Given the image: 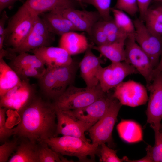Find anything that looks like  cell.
<instances>
[{
  "label": "cell",
  "mask_w": 162,
  "mask_h": 162,
  "mask_svg": "<svg viewBox=\"0 0 162 162\" xmlns=\"http://www.w3.org/2000/svg\"><path fill=\"white\" fill-rule=\"evenodd\" d=\"M56 111L52 103L35 95L18 113L20 118L14 128V136L38 143L55 136Z\"/></svg>",
  "instance_id": "obj_1"
},
{
  "label": "cell",
  "mask_w": 162,
  "mask_h": 162,
  "mask_svg": "<svg viewBox=\"0 0 162 162\" xmlns=\"http://www.w3.org/2000/svg\"><path fill=\"white\" fill-rule=\"evenodd\" d=\"M45 141L50 148L61 155L76 157L80 162L94 161L98 153V146L77 137H53Z\"/></svg>",
  "instance_id": "obj_2"
},
{
  "label": "cell",
  "mask_w": 162,
  "mask_h": 162,
  "mask_svg": "<svg viewBox=\"0 0 162 162\" xmlns=\"http://www.w3.org/2000/svg\"><path fill=\"white\" fill-rule=\"evenodd\" d=\"M105 93L99 83L93 88H78L70 85L52 103L56 110H77L91 104Z\"/></svg>",
  "instance_id": "obj_3"
},
{
  "label": "cell",
  "mask_w": 162,
  "mask_h": 162,
  "mask_svg": "<svg viewBox=\"0 0 162 162\" xmlns=\"http://www.w3.org/2000/svg\"><path fill=\"white\" fill-rule=\"evenodd\" d=\"M22 5L9 20L5 29L4 44L10 48L18 47L31 31L36 16Z\"/></svg>",
  "instance_id": "obj_4"
},
{
  "label": "cell",
  "mask_w": 162,
  "mask_h": 162,
  "mask_svg": "<svg viewBox=\"0 0 162 162\" xmlns=\"http://www.w3.org/2000/svg\"><path fill=\"white\" fill-rule=\"evenodd\" d=\"M122 106L115 98L105 115L88 130L92 143L98 146L103 143L109 146L112 144V131Z\"/></svg>",
  "instance_id": "obj_5"
},
{
  "label": "cell",
  "mask_w": 162,
  "mask_h": 162,
  "mask_svg": "<svg viewBox=\"0 0 162 162\" xmlns=\"http://www.w3.org/2000/svg\"><path fill=\"white\" fill-rule=\"evenodd\" d=\"M134 34L128 35L125 42L126 60L145 78L147 85L153 79L154 68L150 59L135 40Z\"/></svg>",
  "instance_id": "obj_6"
},
{
  "label": "cell",
  "mask_w": 162,
  "mask_h": 162,
  "mask_svg": "<svg viewBox=\"0 0 162 162\" xmlns=\"http://www.w3.org/2000/svg\"><path fill=\"white\" fill-rule=\"evenodd\" d=\"M54 35L42 18L37 16L31 31L23 42L16 48H8L7 50L11 53L19 54L42 47L50 46L55 40Z\"/></svg>",
  "instance_id": "obj_7"
},
{
  "label": "cell",
  "mask_w": 162,
  "mask_h": 162,
  "mask_svg": "<svg viewBox=\"0 0 162 162\" xmlns=\"http://www.w3.org/2000/svg\"><path fill=\"white\" fill-rule=\"evenodd\" d=\"M135 40L149 57L154 69L158 64L162 53V37L152 33L140 19L134 21Z\"/></svg>",
  "instance_id": "obj_8"
},
{
  "label": "cell",
  "mask_w": 162,
  "mask_h": 162,
  "mask_svg": "<svg viewBox=\"0 0 162 162\" xmlns=\"http://www.w3.org/2000/svg\"><path fill=\"white\" fill-rule=\"evenodd\" d=\"M139 74L132 65L126 62L111 63L109 65L100 68L97 75L102 91L107 92L123 82L129 75Z\"/></svg>",
  "instance_id": "obj_9"
},
{
  "label": "cell",
  "mask_w": 162,
  "mask_h": 162,
  "mask_svg": "<svg viewBox=\"0 0 162 162\" xmlns=\"http://www.w3.org/2000/svg\"><path fill=\"white\" fill-rule=\"evenodd\" d=\"M146 88L150 93L146 112L147 123L157 132L161 129L162 119V73L155 76Z\"/></svg>",
  "instance_id": "obj_10"
},
{
  "label": "cell",
  "mask_w": 162,
  "mask_h": 162,
  "mask_svg": "<svg viewBox=\"0 0 162 162\" xmlns=\"http://www.w3.org/2000/svg\"><path fill=\"white\" fill-rule=\"evenodd\" d=\"M114 98L109 91L89 105L71 111L88 130L105 115Z\"/></svg>",
  "instance_id": "obj_11"
},
{
  "label": "cell",
  "mask_w": 162,
  "mask_h": 162,
  "mask_svg": "<svg viewBox=\"0 0 162 162\" xmlns=\"http://www.w3.org/2000/svg\"><path fill=\"white\" fill-rule=\"evenodd\" d=\"M146 89L141 84L129 80L116 87L113 96L122 105L135 107L145 104L148 100Z\"/></svg>",
  "instance_id": "obj_12"
},
{
  "label": "cell",
  "mask_w": 162,
  "mask_h": 162,
  "mask_svg": "<svg viewBox=\"0 0 162 162\" xmlns=\"http://www.w3.org/2000/svg\"><path fill=\"white\" fill-rule=\"evenodd\" d=\"M29 80L28 79L22 80L19 85L1 97L0 107L14 110L19 113L36 95Z\"/></svg>",
  "instance_id": "obj_13"
},
{
  "label": "cell",
  "mask_w": 162,
  "mask_h": 162,
  "mask_svg": "<svg viewBox=\"0 0 162 162\" xmlns=\"http://www.w3.org/2000/svg\"><path fill=\"white\" fill-rule=\"evenodd\" d=\"M57 127L55 137L59 134L80 138L90 143L91 140L85 136L87 130L83 124L73 114L71 110H56Z\"/></svg>",
  "instance_id": "obj_14"
},
{
  "label": "cell",
  "mask_w": 162,
  "mask_h": 162,
  "mask_svg": "<svg viewBox=\"0 0 162 162\" xmlns=\"http://www.w3.org/2000/svg\"><path fill=\"white\" fill-rule=\"evenodd\" d=\"M58 10L72 22L78 31L85 32L90 36L94 25L98 22L103 20L97 11L80 10L72 8H62Z\"/></svg>",
  "instance_id": "obj_15"
},
{
  "label": "cell",
  "mask_w": 162,
  "mask_h": 162,
  "mask_svg": "<svg viewBox=\"0 0 162 162\" xmlns=\"http://www.w3.org/2000/svg\"><path fill=\"white\" fill-rule=\"evenodd\" d=\"M29 52L38 57L47 68L51 69L69 65L73 61L68 52L59 46H44Z\"/></svg>",
  "instance_id": "obj_16"
},
{
  "label": "cell",
  "mask_w": 162,
  "mask_h": 162,
  "mask_svg": "<svg viewBox=\"0 0 162 162\" xmlns=\"http://www.w3.org/2000/svg\"><path fill=\"white\" fill-rule=\"evenodd\" d=\"M85 52L83 58L79 64L80 74L86 87L93 88L99 83L97 75L101 66L102 61L100 57L93 53L89 46Z\"/></svg>",
  "instance_id": "obj_17"
},
{
  "label": "cell",
  "mask_w": 162,
  "mask_h": 162,
  "mask_svg": "<svg viewBox=\"0 0 162 162\" xmlns=\"http://www.w3.org/2000/svg\"><path fill=\"white\" fill-rule=\"evenodd\" d=\"M41 15L50 31L54 34L62 36L69 32L78 31L58 9L43 13Z\"/></svg>",
  "instance_id": "obj_18"
},
{
  "label": "cell",
  "mask_w": 162,
  "mask_h": 162,
  "mask_svg": "<svg viewBox=\"0 0 162 162\" xmlns=\"http://www.w3.org/2000/svg\"><path fill=\"white\" fill-rule=\"evenodd\" d=\"M74 0H27L23 4L35 15L55 10L66 8H75Z\"/></svg>",
  "instance_id": "obj_19"
},
{
  "label": "cell",
  "mask_w": 162,
  "mask_h": 162,
  "mask_svg": "<svg viewBox=\"0 0 162 162\" xmlns=\"http://www.w3.org/2000/svg\"><path fill=\"white\" fill-rule=\"evenodd\" d=\"M89 45L84 34L75 32L62 35L59 42V46L66 50L71 56L85 52Z\"/></svg>",
  "instance_id": "obj_20"
},
{
  "label": "cell",
  "mask_w": 162,
  "mask_h": 162,
  "mask_svg": "<svg viewBox=\"0 0 162 162\" xmlns=\"http://www.w3.org/2000/svg\"><path fill=\"white\" fill-rule=\"evenodd\" d=\"M16 152L9 159V162H39L37 143L26 139H22Z\"/></svg>",
  "instance_id": "obj_21"
},
{
  "label": "cell",
  "mask_w": 162,
  "mask_h": 162,
  "mask_svg": "<svg viewBox=\"0 0 162 162\" xmlns=\"http://www.w3.org/2000/svg\"><path fill=\"white\" fill-rule=\"evenodd\" d=\"M127 37L115 42L102 46H94L89 44V46L92 49L99 52L110 60L111 63L125 62V42Z\"/></svg>",
  "instance_id": "obj_22"
},
{
  "label": "cell",
  "mask_w": 162,
  "mask_h": 162,
  "mask_svg": "<svg viewBox=\"0 0 162 162\" xmlns=\"http://www.w3.org/2000/svg\"><path fill=\"white\" fill-rule=\"evenodd\" d=\"M22 80L15 71L0 58V98L19 85Z\"/></svg>",
  "instance_id": "obj_23"
},
{
  "label": "cell",
  "mask_w": 162,
  "mask_h": 162,
  "mask_svg": "<svg viewBox=\"0 0 162 162\" xmlns=\"http://www.w3.org/2000/svg\"><path fill=\"white\" fill-rule=\"evenodd\" d=\"M117 129L120 137L127 142L135 143L143 140L142 128L135 121L122 120L118 124Z\"/></svg>",
  "instance_id": "obj_24"
},
{
  "label": "cell",
  "mask_w": 162,
  "mask_h": 162,
  "mask_svg": "<svg viewBox=\"0 0 162 162\" xmlns=\"http://www.w3.org/2000/svg\"><path fill=\"white\" fill-rule=\"evenodd\" d=\"M78 66L76 62L73 61L69 65L53 69L57 81L58 98L70 86L74 79Z\"/></svg>",
  "instance_id": "obj_25"
},
{
  "label": "cell",
  "mask_w": 162,
  "mask_h": 162,
  "mask_svg": "<svg viewBox=\"0 0 162 162\" xmlns=\"http://www.w3.org/2000/svg\"><path fill=\"white\" fill-rule=\"evenodd\" d=\"M38 80L40 89L45 96L53 100L58 98L57 81L53 69L46 68Z\"/></svg>",
  "instance_id": "obj_26"
},
{
  "label": "cell",
  "mask_w": 162,
  "mask_h": 162,
  "mask_svg": "<svg viewBox=\"0 0 162 162\" xmlns=\"http://www.w3.org/2000/svg\"><path fill=\"white\" fill-rule=\"evenodd\" d=\"M9 65L12 68L26 67L43 68L45 65L41 60L34 54L23 52L15 55L11 59Z\"/></svg>",
  "instance_id": "obj_27"
},
{
  "label": "cell",
  "mask_w": 162,
  "mask_h": 162,
  "mask_svg": "<svg viewBox=\"0 0 162 162\" xmlns=\"http://www.w3.org/2000/svg\"><path fill=\"white\" fill-rule=\"evenodd\" d=\"M143 21L153 34L162 37V12L157 8H149Z\"/></svg>",
  "instance_id": "obj_28"
},
{
  "label": "cell",
  "mask_w": 162,
  "mask_h": 162,
  "mask_svg": "<svg viewBox=\"0 0 162 162\" xmlns=\"http://www.w3.org/2000/svg\"><path fill=\"white\" fill-rule=\"evenodd\" d=\"M39 162H72L49 147L45 141L38 143Z\"/></svg>",
  "instance_id": "obj_29"
},
{
  "label": "cell",
  "mask_w": 162,
  "mask_h": 162,
  "mask_svg": "<svg viewBox=\"0 0 162 162\" xmlns=\"http://www.w3.org/2000/svg\"><path fill=\"white\" fill-rule=\"evenodd\" d=\"M113 20L120 29L128 35L134 34L135 31L133 21L124 12L115 8H111Z\"/></svg>",
  "instance_id": "obj_30"
},
{
  "label": "cell",
  "mask_w": 162,
  "mask_h": 162,
  "mask_svg": "<svg viewBox=\"0 0 162 162\" xmlns=\"http://www.w3.org/2000/svg\"><path fill=\"white\" fill-rule=\"evenodd\" d=\"M100 22L106 36L108 44L115 42L128 36L120 29L113 19L108 20H102Z\"/></svg>",
  "instance_id": "obj_31"
},
{
  "label": "cell",
  "mask_w": 162,
  "mask_h": 162,
  "mask_svg": "<svg viewBox=\"0 0 162 162\" xmlns=\"http://www.w3.org/2000/svg\"><path fill=\"white\" fill-rule=\"evenodd\" d=\"M83 4L86 3L94 7L100 14L103 20L113 19L110 14L111 0H82Z\"/></svg>",
  "instance_id": "obj_32"
},
{
  "label": "cell",
  "mask_w": 162,
  "mask_h": 162,
  "mask_svg": "<svg viewBox=\"0 0 162 162\" xmlns=\"http://www.w3.org/2000/svg\"><path fill=\"white\" fill-rule=\"evenodd\" d=\"M155 143L153 146L148 145L146 156L152 162H162V138L160 131L155 133Z\"/></svg>",
  "instance_id": "obj_33"
},
{
  "label": "cell",
  "mask_w": 162,
  "mask_h": 162,
  "mask_svg": "<svg viewBox=\"0 0 162 162\" xmlns=\"http://www.w3.org/2000/svg\"><path fill=\"white\" fill-rule=\"evenodd\" d=\"M117 150H114L107 146L105 143H103L99 146L98 156L100 162H122L123 158H120L117 155Z\"/></svg>",
  "instance_id": "obj_34"
},
{
  "label": "cell",
  "mask_w": 162,
  "mask_h": 162,
  "mask_svg": "<svg viewBox=\"0 0 162 162\" xmlns=\"http://www.w3.org/2000/svg\"><path fill=\"white\" fill-rule=\"evenodd\" d=\"M21 80L32 77L40 79L44 74L46 68H37L33 67H26L13 69Z\"/></svg>",
  "instance_id": "obj_35"
},
{
  "label": "cell",
  "mask_w": 162,
  "mask_h": 162,
  "mask_svg": "<svg viewBox=\"0 0 162 162\" xmlns=\"http://www.w3.org/2000/svg\"><path fill=\"white\" fill-rule=\"evenodd\" d=\"M114 8L132 16L139 12L137 0H117Z\"/></svg>",
  "instance_id": "obj_36"
},
{
  "label": "cell",
  "mask_w": 162,
  "mask_h": 162,
  "mask_svg": "<svg viewBox=\"0 0 162 162\" xmlns=\"http://www.w3.org/2000/svg\"><path fill=\"white\" fill-rule=\"evenodd\" d=\"M8 109L4 107H0V141L4 142L14 134V128H7L6 124V114Z\"/></svg>",
  "instance_id": "obj_37"
},
{
  "label": "cell",
  "mask_w": 162,
  "mask_h": 162,
  "mask_svg": "<svg viewBox=\"0 0 162 162\" xmlns=\"http://www.w3.org/2000/svg\"><path fill=\"white\" fill-rule=\"evenodd\" d=\"M18 139L16 138L10 141H7L0 146V162L8 161L11 154L16 151L18 145Z\"/></svg>",
  "instance_id": "obj_38"
},
{
  "label": "cell",
  "mask_w": 162,
  "mask_h": 162,
  "mask_svg": "<svg viewBox=\"0 0 162 162\" xmlns=\"http://www.w3.org/2000/svg\"><path fill=\"white\" fill-rule=\"evenodd\" d=\"M100 21L97 22L94 25L90 36L97 46H102L108 44L106 36L101 25Z\"/></svg>",
  "instance_id": "obj_39"
},
{
  "label": "cell",
  "mask_w": 162,
  "mask_h": 162,
  "mask_svg": "<svg viewBox=\"0 0 162 162\" xmlns=\"http://www.w3.org/2000/svg\"><path fill=\"white\" fill-rule=\"evenodd\" d=\"M153 0H137L140 14V18L143 21L145 16Z\"/></svg>",
  "instance_id": "obj_40"
},
{
  "label": "cell",
  "mask_w": 162,
  "mask_h": 162,
  "mask_svg": "<svg viewBox=\"0 0 162 162\" xmlns=\"http://www.w3.org/2000/svg\"><path fill=\"white\" fill-rule=\"evenodd\" d=\"M8 17L6 12L4 11L1 15L0 20V36H3L5 37V24L7 20H8Z\"/></svg>",
  "instance_id": "obj_41"
},
{
  "label": "cell",
  "mask_w": 162,
  "mask_h": 162,
  "mask_svg": "<svg viewBox=\"0 0 162 162\" xmlns=\"http://www.w3.org/2000/svg\"><path fill=\"white\" fill-rule=\"evenodd\" d=\"M20 0H0V12L5 9L11 8L17 1Z\"/></svg>",
  "instance_id": "obj_42"
},
{
  "label": "cell",
  "mask_w": 162,
  "mask_h": 162,
  "mask_svg": "<svg viewBox=\"0 0 162 162\" xmlns=\"http://www.w3.org/2000/svg\"><path fill=\"white\" fill-rule=\"evenodd\" d=\"M124 161L129 162H152V160L146 155L143 158L136 160H130L126 156H124L123 158Z\"/></svg>",
  "instance_id": "obj_43"
},
{
  "label": "cell",
  "mask_w": 162,
  "mask_h": 162,
  "mask_svg": "<svg viewBox=\"0 0 162 162\" xmlns=\"http://www.w3.org/2000/svg\"><path fill=\"white\" fill-rule=\"evenodd\" d=\"M161 57L160 60L159 61L158 64L154 69L153 79L157 75L162 73V53Z\"/></svg>",
  "instance_id": "obj_44"
},
{
  "label": "cell",
  "mask_w": 162,
  "mask_h": 162,
  "mask_svg": "<svg viewBox=\"0 0 162 162\" xmlns=\"http://www.w3.org/2000/svg\"><path fill=\"white\" fill-rule=\"evenodd\" d=\"M79 3L81 6H83V4L82 0H74Z\"/></svg>",
  "instance_id": "obj_45"
},
{
  "label": "cell",
  "mask_w": 162,
  "mask_h": 162,
  "mask_svg": "<svg viewBox=\"0 0 162 162\" xmlns=\"http://www.w3.org/2000/svg\"><path fill=\"white\" fill-rule=\"evenodd\" d=\"M157 8L160 9L162 12V4L158 5Z\"/></svg>",
  "instance_id": "obj_46"
},
{
  "label": "cell",
  "mask_w": 162,
  "mask_h": 162,
  "mask_svg": "<svg viewBox=\"0 0 162 162\" xmlns=\"http://www.w3.org/2000/svg\"><path fill=\"white\" fill-rule=\"evenodd\" d=\"M154 1L162 3V0H153Z\"/></svg>",
  "instance_id": "obj_47"
},
{
  "label": "cell",
  "mask_w": 162,
  "mask_h": 162,
  "mask_svg": "<svg viewBox=\"0 0 162 162\" xmlns=\"http://www.w3.org/2000/svg\"><path fill=\"white\" fill-rule=\"evenodd\" d=\"M160 134L162 138V130H160Z\"/></svg>",
  "instance_id": "obj_48"
}]
</instances>
